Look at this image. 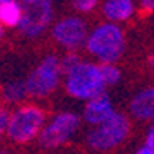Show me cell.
Here are the masks:
<instances>
[{"label": "cell", "mask_w": 154, "mask_h": 154, "mask_svg": "<svg viewBox=\"0 0 154 154\" xmlns=\"http://www.w3.org/2000/svg\"><path fill=\"white\" fill-rule=\"evenodd\" d=\"M2 2H9V0H2Z\"/></svg>", "instance_id": "25"}, {"label": "cell", "mask_w": 154, "mask_h": 154, "mask_svg": "<svg viewBox=\"0 0 154 154\" xmlns=\"http://www.w3.org/2000/svg\"><path fill=\"white\" fill-rule=\"evenodd\" d=\"M131 134V119L122 112H115L109 120L93 125L86 132L85 142L93 152H109L117 149Z\"/></svg>", "instance_id": "4"}, {"label": "cell", "mask_w": 154, "mask_h": 154, "mask_svg": "<svg viewBox=\"0 0 154 154\" xmlns=\"http://www.w3.org/2000/svg\"><path fill=\"white\" fill-rule=\"evenodd\" d=\"M0 4H2V0H0Z\"/></svg>", "instance_id": "26"}, {"label": "cell", "mask_w": 154, "mask_h": 154, "mask_svg": "<svg viewBox=\"0 0 154 154\" xmlns=\"http://www.w3.org/2000/svg\"><path fill=\"white\" fill-rule=\"evenodd\" d=\"M9 119H10V110L7 105L0 102V139L7 136V127H9Z\"/></svg>", "instance_id": "17"}, {"label": "cell", "mask_w": 154, "mask_h": 154, "mask_svg": "<svg viewBox=\"0 0 154 154\" xmlns=\"http://www.w3.org/2000/svg\"><path fill=\"white\" fill-rule=\"evenodd\" d=\"M115 112L117 110L113 107L112 98L107 93H100V95H97L85 102L82 119L85 124L93 127V125H98V124L105 122V120H109Z\"/></svg>", "instance_id": "9"}, {"label": "cell", "mask_w": 154, "mask_h": 154, "mask_svg": "<svg viewBox=\"0 0 154 154\" xmlns=\"http://www.w3.org/2000/svg\"><path fill=\"white\" fill-rule=\"evenodd\" d=\"M129 113L137 120H154V85L140 88L129 102Z\"/></svg>", "instance_id": "10"}, {"label": "cell", "mask_w": 154, "mask_h": 154, "mask_svg": "<svg viewBox=\"0 0 154 154\" xmlns=\"http://www.w3.org/2000/svg\"><path fill=\"white\" fill-rule=\"evenodd\" d=\"M100 12L105 20L124 24L129 22L136 14V2L134 0H103L100 5Z\"/></svg>", "instance_id": "11"}, {"label": "cell", "mask_w": 154, "mask_h": 154, "mask_svg": "<svg viewBox=\"0 0 154 154\" xmlns=\"http://www.w3.org/2000/svg\"><path fill=\"white\" fill-rule=\"evenodd\" d=\"M53 17H54V7H53L51 0H42L39 4L29 5L24 9L22 20L19 24V31L31 39L41 37L46 32V29L51 26Z\"/></svg>", "instance_id": "8"}, {"label": "cell", "mask_w": 154, "mask_h": 154, "mask_svg": "<svg viewBox=\"0 0 154 154\" xmlns=\"http://www.w3.org/2000/svg\"><path fill=\"white\" fill-rule=\"evenodd\" d=\"M29 97L27 93V86H26V80H14V82L5 83L0 88V102L5 105H20L24 100Z\"/></svg>", "instance_id": "12"}, {"label": "cell", "mask_w": 154, "mask_h": 154, "mask_svg": "<svg viewBox=\"0 0 154 154\" xmlns=\"http://www.w3.org/2000/svg\"><path fill=\"white\" fill-rule=\"evenodd\" d=\"M82 115H78L73 110H63V112L54 113L46 122L37 142L44 149H58L61 146L68 144L75 137V134L82 125Z\"/></svg>", "instance_id": "6"}, {"label": "cell", "mask_w": 154, "mask_h": 154, "mask_svg": "<svg viewBox=\"0 0 154 154\" xmlns=\"http://www.w3.org/2000/svg\"><path fill=\"white\" fill-rule=\"evenodd\" d=\"M102 75H103L105 85L107 86H115L120 78H122V71L119 69V66L115 63H102Z\"/></svg>", "instance_id": "14"}, {"label": "cell", "mask_w": 154, "mask_h": 154, "mask_svg": "<svg viewBox=\"0 0 154 154\" xmlns=\"http://www.w3.org/2000/svg\"><path fill=\"white\" fill-rule=\"evenodd\" d=\"M88 22L82 15H64L51 26V37L66 51H78L88 37Z\"/></svg>", "instance_id": "7"}, {"label": "cell", "mask_w": 154, "mask_h": 154, "mask_svg": "<svg viewBox=\"0 0 154 154\" xmlns=\"http://www.w3.org/2000/svg\"><path fill=\"white\" fill-rule=\"evenodd\" d=\"M0 154H10V152L7 149H2V151H0Z\"/></svg>", "instance_id": "24"}, {"label": "cell", "mask_w": 154, "mask_h": 154, "mask_svg": "<svg viewBox=\"0 0 154 154\" xmlns=\"http://www.w3.org/2000/svg\"><path fill=\"white\" fill-rule=\"evenodd\" d=\"M24 7L19 4V0H9L0 4V22L5 27H19Z\"/></svg>", "instance_id": "13"}, {"label": "cell", "mask_w": 154, "mask_h": 154, "mask_svg": "<svg viewBox=\"0 0 154 154\" xmlns=\"http://www.w3.org/2000/svg\"><path fill=\"white\" fill-rule=\"evenodd\" d=\"M98 4H100V0H71L73 9L82 15L91 14V12L98 7Z\"/></svg>", "instance_id": "15"}, {"label": "cell", "mask_w": 154, "mask_h": 154, "mask_svg": "<svg viewBox=\"0 0 154 154\" xmlns=\"http://www.w3.org/2000/svg\"><path fill=\"white\" fill-rule=\"evenodd\" d=\"M46 110L37 103L17 105L9 119L7 137L15 144H29L39 139V134L46 125Z\"/></svg>", "instance_id": "3"}, {"label": "cell", "mask_w": 154, "mask_h": 154, "mask_svg": "<svg viewBox=\"0 0 154 154\" xmlns=\"http://www.w3.org/2000/svg\"><path fill=\"white\" fill-rule=\"evenodd\" d=\"M136 154H154V149H151L147 144H142L139 149L136 151Z\"/></svg>", "instance_id": "20"}, {"label": "cell", "mask_w": 154, "mask_h": 154, "mask_svg": "<svg viewBox=\"0 0 154 154\" xmlns=\"http://www.w3.org/2000/svg\"><path fill=\"white\" fill-rule=\"evenodd\" d=\"M64 80V69L61 58L56 54H48L32 68L26 78V86L31 98L42 100L53 95Z\"/></svg>", "instance_id": "5"}, {"label": "cell", "mask_w": 154, "mask_h": 154, "mask_svg": "<svg viewBox=\"0 0 154 154\" xmlns=\"http://www.w3.org/2000/svg\"><path fill=\"white\" fill-rule=\"evenodd\" d=\"M80 61H83V58L78 54L76 51H66V54L61 58V64H63V69L68 71V69L75 68Z\"/></svg>", "instance_id": "16"}, {"label": "cell", "mask_w": 154, "mask_h": 154, "mask_svg": "<svg viewBox=\"0 0 154 154\" xmlns=\"http://www.w3.org/2000/svg\"><path fill=\"white\" fill-rule=\"evenodd\" d=\"M144 144H147L151 149H154V120L151 122L149 129H147V132H146V140H144Z\"/></svg>", "instance_id": "18"}, {"label": "cell", "mask_w": 154, "mask_h": 154, "mask_svg": "<svg viewBox=\"0 0 154 154\" xmlns=\"http://www.w3.org/2000/svg\"><path fill=\"white\" fill-rule=\"evenodd\" d=\"M147 68H149L151 73H154V53H151L147 56Z\"/></svg>", "instance_id": "21"}, {"label": "cell", "mask_w": 154, "mask_h": 154, "mask_svg": "<svg viewBox=\"0 0 154 154\" xmlns=\"http://www.w3.org/2000/svg\"><path fill=\"white\" fill-rule=\"evenodd\" d=\"M83 49L100 64L117 63L127 49L125 31L120 24L103 20L90 29Z\"/></svg>", "instance_id": "1"}, {"label": "cell", "mask_w": 154, "mask_h": 154, "mask_svg": "<svg viewBox=\"0 0 154 154\" xmlns=\"http://www.w3.org/2000/svg\"><path fill=\"white\" fill-rule=\"evenodd\" d=\"M64 91L75 100H86L93 97L105 93V80L102 75V66L100 63L93 61H80L75 68L64 71V80H63Z\"/></svg>", "instance_id": "2"}, {"label": "cell", "mask_w": 154, "mask_h": 154, "mask_svg": "<svg viewBox=\"0 0 154 154\" xmlns=\"http://www.w3.org/2000/svg\"><path fill=\"white\" fill-rule=\"evenodd\" d=\"M26 5H34V4H39V2H42V0H22Z\"/></svg>", "instance_id": "22"}, {"label": "cell", "mask_w": 154, "mask_h": 154, "mask_svg": "<svg viewBox=\"0 0 154 154\" xmlns=\"http://www.w3.org/2000/svg\"><path fill=\"white\" fill-rule=\"evenodd\" d=\"M139 5L144 12H154V0H139Z\"/></svg>", "instance_id": "19"}, {"label": "cell", "mask_w": 154, "mask_h": 154, "mask_svg": "<svg viewBox=\"0 0 154 154\" xmlns=\"http://www.w3.org/2000/svg\"><path fill=\"white\" fill-rule=\"evenodd\" d=\"M4 32H5V26H4L2 22H0V39L4 37Z\"/></svg>", "instance_id": "23"}]
</instances>
